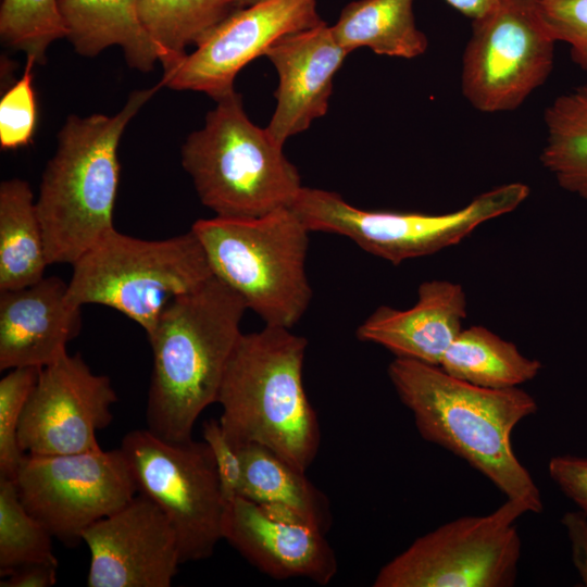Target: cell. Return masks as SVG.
Masks as SVG:
<instances>
[{"label":"cell","instance_id":"cell-5","mask_svg":"<svg viewBox=\"0 0 587 587\" xmlns=\"http://www.w3.org/2000/svg\"><path fill=\"white\" fill-rule=\"evenodd\" d=\"M182 148L202 204L222 217H254L290 207L301 178L266 128L247 116L235 90L215 100Z\"/></svg>","mask_w":587,"mask_h":587},{"label":"cell","instance_id":"cell-28","mask_svg":"<svg viewBox=\"0 0 587 587\" xmlns=\"http://www.w3.org/2000/svg\"><path fill=\"white\" fill-rule=\"evenodd\" d=\"M0 35L8 46L24 51L36 63H45L49 46L66 38L58 0H3Z\"/></svg>","mask_w":587,"mask_h":587},{"label":"cell","instance_id":"cell-12","mask_svg":"<svg viewBox=\"0 0 587 587\" xmlns=\"http://www.w3.org/2000/svg\"><path fill=\"white\" fill-rule=\"evenodd\" d=\"M554 43L537 0H500L473 20L462 63L464 97L486 113L516 109L548 78Z\"/></svg>","mask_w":587,"mask_h":587},{"label":"cell","instance_id":"cell-8","mask_svg":"<svg viewBox=\"0 0 587 587\" xmlns=\"http://www.w3.org/2000/svg\"><path fill=\"white\" fill-rule=\"evenodd\" d=\"M529 191L523 183L504 184L459 210L426 214L363 210L334 191L302 187L290 208L310 232L346 236L366 252L397 265L460 243L483 223L514 211Z\"/></svg>","mask_w":587,"mask_h":587},{"label":"cell","instance_id":"cell-30","mask_svg":"<svg viewBox=\"0 0 587 587\" xmlns=\"http://www.w3.org/2000/svg\"><path fill=\"white\" fill-rule=\"evenodd\" d=\"M35 63L33 57H27L23 76L1 98L0 146L4 150L17 149L32 141L37 121L33 89Z\"/></svg>","mask_w":587,"mask_h":587},{"label":"cell","instance_id":"cell-7","mask_svg":"<svg viewBox=\"0 0 587 587\" xmlns=\"http://www.w3.org/2000/svg\"><path fill=\"white\" fill-rule=\"evenodd\" d=\"M68 300L101 304L136 322L149 336L165 307L213 276L202 245L190 229L162 240L109 230L73 264Z\"/></svg>","mask_w":587,"mask_h":587},{"label":"cell","instance_id":"cell-23","mask_svg":"<svg viewBox=\"0 0 587 587\" xmlns=\"http://www.w3.org/2000/svg\"><path fill=\"white\" fill-rule=\"evenodd\" d=\"M330 28L348 52L367 47L377 54L413 59L427 49V38L415 24L413 0L351 2Z\"/></svg>","mask_w":587,"mask_h":587},{"label":"cell","instance_id":"cell-9","mask_svg":"<svg viewBox=\"0 0 587 587\" xmlns=\"http://www.w3.org/2000/svg\"><path fill=\"white\" fill-rule=\"evenodd\" d=\"M528 507L505 499L485 515L458 517L416 538L380 567L374 587H511L522 539L516 521Z\"/></svg>","mask_w":587,"mask_h":587},{"label":"cell","instance_id":"cell-15","mask_svg":"<svg viewBox=\"0 0 587 587\" xmlns=\"http://www.w3.org/2000/svg\"><path fill=\"white\" fill-rule=\"evenodd\" d=\"M90 552L89 587H170L182 563L176 533L143 495L82 536Z\"/></svg>","mask_w":587,"mask_h":587},{"label":"cell","instance_id":"cell-27","mask_svg":"<svg viewBox=\"0 0 587 587\" xmlns=\"http://www.w3.org/2000/svg\"><path fill=\"white\" fill-rule=\"evenodd\" d=\"M52 538L22 503L15 479L0 476V575L33 563L58 566Z\"/></svg>","mask_w":587,"mask_h":587},{"label":"cell","instance_id":"cell-24","mask_svg":"<svg viewBox=\"0 0 587 587\" xmlns=\"http://www.w3.org/2000/svg\"><path fill=\"white\" fill-rule=\"evenodd\" d=\"M439 367L450 376L491 389L520 387L540 372V361L487 327L463 328L445 352Z\"/></svg>","mask_w":587,"mask_h":587},{"label":"cell","instance_id":"cell-11","mask_svg":"<svg viewBox=\"0 0 587 587\" xmlns=\"http://www.w3.org/2000/svg\"><path fill=\"white\" fill-rule=\"evenodd\" d=\"M15 482L28 512L64 545L115 513L138 494L121 448L72 454L25 453Z\"/></svg>","mask_w":587,"mask_h":587},{"label":"cell","instance_id":"cell-13","mask_svg":"<svg viewBox=\"0 0 587 587\" xmlns=\"http://www.w3.org/2000/svg\"><path fill=\"white\" fill-rule=\"evenodd\" d=\"M111 379L91 371L80 354L67 352L40 369L17 432L30 454L98 450L97 433L108 427L117 402Z\"/></svg>","mask_w":587,"mask_h":587},{"label":"cell","instance_id":"cell-21","mask_svg":"<svg viewBox=\"0 0 587 587\" xmlns=\"http://www.w3.org/2000/svg\"><path fill=\"white\" fill-rule=\"evenodd\" d=\"M50 265L36 200L20 178L0 185V291L33 285Z\"/></svg>","mask_w":587,"mask_h":587},{"label":"cell","instance_id":"cell-29","mask_svg":"<svg viewBox=\"0 0 587 587\" xmlns=\"http://www.w3.org/2000/svg\"><path fill=\"white\" fill-rule=\"evenodd\" d=\"M40 369H11L0 380V476L15 478L24 457L17 439L21 419Z\"/></svg>","mask_w":587,"mask_h":587},{"label":"cell","instance_id":"cell-20","mask_svg":"<svg viewBox=\"0 0 587 587\" xmlns=\"http://www.w3.org/2000/svg\"><path fill=\"white\" fill-rule=\"evenodd\" d=\"M138 0H58L66 38L76 52L93 58L111 46L122 48L127 64L149 72L160 53L141 25Z\"/></svg>","mask_w":587,"mask_h":587},{"label":"cell","instance_id":"cell-2","mask_svg":"<svg viewBox=\"0 0 587 587\" xmlns=\"http://www.w3.org/2000/svg\"><path fill=\"white\" fill-rule=\"evenodd\" d=\"M246 309L241 297L214 275L165 307L148 336L150 432L170 441L192 438L200 414L217 401Z\"/></svg>","mask_w":587,"mask_h":587},{"label":"cell","instance_id":"cell-17","mask_svg":"<svg viewBox=\"0 0 587 587\" xmlns=\"http://www.w3.org/2000/svg\"><path fill=\"white\" fill-rule=\"evenodd\" d=\"M350 52L325 23L288 34L265 52L278 74L276 107L265 127L280 146L328 110L333 78Z\"/></svg>","mask_w":587,"mask_h":587},{"label":"cell","instance_id":"cell-35","mask_svg":"<svg viewBox=\"0 0 587 587\" xmlns=\"http://www.w3.org/2000/svg\"><path fill=\"white\" fill-rule=\"evenodd\" d=\"M57 567L52 564L33 563L21 566L0 582L1 587H51L57 584Z\"/></svg>","mask_w":587,"mask_h":587},{"label":"cell","instance_id":"cell-14","mask_svg":"<svg viewBox=\"0 0 587 587\" xmlns=\"http://www.w3.org/2000/svg\"><path fill=\"white\" fill-rule=\"evenodd\" d=\"M315 0H260L216 25L193 52L164 72L160 85L214 100L234 89L239 71L282 37L323 24Z\"/></svg>","mask_w":587,"mask_h":587},{"label":"cell","instance_id":"cell-26","mask_svg":"<svg viewBox=\"0 0 587 587\" xmlns=\"http://www.w3.org/2000/svg\"><path fill=\"white\" fill-rule=\"evenodd\" d=\"M544 120L542 165L564 190L587 200V84L554 99Z\"/></svg>","mask_w":587,"mask_h":587},{"label":"cell","instance_id":"cell-34","mask_svg":"<svg viewBox=\"0 0 587 587\" xmlns=\"http://www.w3.org/2000/svg\"><path fill=\"white\" fill-rule=\"evenodd\" d=\"M561 524L565 528L573 564L582 584L587 587V515L582 511H570L563 514Z\"/></svg>","mask_w":587,"mask_h":587},{"label":"cell","instance_id":"cell-38","mask_svg":"<svg viewBox=\"0 0 587 587\" xmlns=\"http://www.w3.org/2000/svg\"><path fill=\"white\" fill-rule=\"evenodd\" d=\"M258 1H260V0H248L247 5L252 4V3H254V2H258Z\"/></svg>","mask_w":587,"mask_h":587},{"label":"cell","instance_id":"cell-25","mask_svg":"<svg viewBox=\"0 0 587 587\" xmlns=\"http://www.w3.org/2000/svg\"><path fill=\"white\" fill-rule=\"evenodd\" d=\"M239 7L237 0H138V16L160 53L164 72Z\"/></svg>","mask_w":587,"mask_h":587},{"label":"cell","instance_id":"cell-36","mask_svg":"<svg viewBox=\"0 0 587 587\" xmlns=\"http://www.w3.org/2000/svg\"><path fill=\"white\" fill-rule=\"evenodd\" d=\"M500 0H446L448 4L473 20L486 14Z\"/></svg>","mask_w":587,"mask_h":587},{"label":"cell","instance_id":"cell-18","mask_svg":"<svg viewBox=\"0 0 587 587\" xmlns=\"http://www.w3.org/2000/svg\"><path fill=\"white\" fill-rule=\"evenodd\" d=\"M80 308L58 276L0 291V370L41 369L66 353L82 329Z\"/></svg>","mask_w":587,"mask_h":587},{"label":"cell","instance_id":"cell-22","mask_svg":"<svg viewBox=\"0 0 587 587\" xmlns=\"http://www.w3.org/2000/svg\"><path fill=\"white\" fill-rule=\"evenodd\" d=\"M242 480L239 496L259 504L289 510L326 533L330 524L328 501L305 476L273 451L259 444L239 448Z\"/></svg>","mask_w":587,"mask_h":587},{"label":"cell","instance_id":"cell-3","mask_svg":"<svg viewBox=\"0 0 587 587\" xmlns=\"http://www.w3.org/2000/svg\"><path fill=\"white\" fill-rule=\"evenodd\" d=\"M307 346L304 337L286 327L265 325L241 334L216 401L233 446L262 445L301 472L321 445L317 414L303 386Z\"/></svg>","mask_w":587,"mask_h":587},{"label":"cell","instance_id":"cell-31","mask_svg":"<svg viewBox=\"0 0 587 587\" xmlns=\"http://www.w3.org/2000/svg\"><path fill=\"white\" fill-rule=\"evenodd\" d=\"M537 5L555 41L566 42L572 60L587 73V0H537Z\"/></svg>","mask_w":587,"mask_h":587},{"label":"cell","instance_id":"cell-32","mask_svg":"<svg viewBox=\"0 0 587 587\" xmlns=\"http://www.w3.org/2000/svg\"><path fill=\"white\" fill-rule=\"evenodd\" d=\"M202 437L213 454L224 502H229L239 496L242 480L240 451L226 438L218 420L203 424Z\"/></svg>","mask_w":587,"mask_h":587},{"label":"cell","instance_id":"cell-1","mask_svg":"<svg viewBox=\"0 0 587 587\" xmlns=\"http://www.w3.org/2000/svg\"><path fill=\"white\" fill-rule=\"evenodd\" d=\"M388 377L423 439L464 460L505 499L542 511L541 494L512 447L516 425L538 410L520 387L491 389L454 378L437 365L395 358Z\"/></svg>","mask_w":587,"mask_h":587},{"label":"cell","instance_id":"cell-10","mask_svg":"<svg viewBox=\"0 0 587 587\" xmlns=\"http://www.w3.org/2000/svg\"><path fill=\"white\" fill-rule=\"evenodd\" d=\"M120 448L138 494L155 503L173 526L182 563L210 558L223 539L225 502L207 442L170 441L146 428L127 433Z\"/></svg>","mask_w":587,"mask_h":587},{"label":"cell","instance_id":"cell-6","mask_svg":"<svg viewBox=\"0 0 587 587\" xmlns=\"http://www.w3.org/2000/svg\"><path fill=\"white\" fill-rule=\"evenodd\" d=\"M191 230L213 275L265 325L291 328L299 322L312 298L305 273L310 230L290 207L254 217L202 218Z\"/></svg>","mask_w":587,"mask_h":587},{"label":"cell","instance_id":"cell-33","mask_svg":"<svg viewBox=\"0 0 587 587\" xmlns=\"http://www.w3.org/2000/svg\"><path fill=\"white\" fill-rule=\"evenodd\" d=\"M548 472L559 489L587 515V458L555 455L549 461Z\"/></svg>","mask_w":587,"mask_h":587},{"label":"cell","instance_id":"cell-16","mask_svg":"<svg viewBox=\"0 0 587 587\" xmlns=\"http://www.w3.org/2000/svg\"><path fill=\"white\" fill-rule=\"evenodd\" d=\"M325 533L287 509L240 496L225 503L222 538L262 573L327 585L338 572Z\"/></svg>","mask_w":587,"mask_h":587},{"label":"cell","instance_id":"cell-19","mask_svg":"<svg viewBox=\"0 0 587 587\" xmlns=\"http://www.w3.org/2000/svg\"><path fill=\"white\" fill-rule=\"evenodd\" d=\"M466 315L467 300L462 285L433 279L420 285L412 308L379 307L358 327L357 336L386 348L395 358L439 366L463 329Z\"/></svg>","mask_w":587,"mask_h":587},{"label":"cell","instance_id":"cell-37","mask_svg":"<svg viewBox=\"0 0 587 587\" xmlns=\"http://www.w3.org/2000/svg\"><path fill=\"white\" fill-rule=\"evenodd\" d=\"M237 2L239 4V7L242 8V7L247 5L248 0H237Z\"/></svg>","mask_w":587,"mask_h":587},{"label":"cell","instance_id":"cell-4","mask_svg":"<svg viewBox=\"0 0 587 587\" xmlns=\"http://www.w3.org/2000/svg\"><path fill=\"white\" fill-rule=\"evenodd\" d=\"M162 87L133 91L114 115H70L42 173L36 200L49 264H73L114 228L118 143L128 123Z\"/></svg>","mask_w":587,"mask_h":587}]
</instances>
